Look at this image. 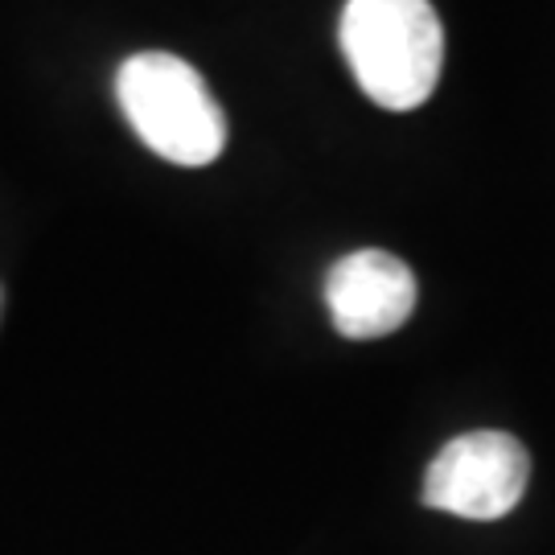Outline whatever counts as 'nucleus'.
<instances>
[{"mask_svg": "<svg viewBox=\"0 0 555 555\" xmlns=\"http://www.w3.org/2000/svg\"><path fill=\"white\" fill-rule=\"evenodd\" d=\"M325 305L341 337L375 341L396 334L416 313V276L391 251H350L325 276Z\"/></svg>", "mask_w": 555, "mask_h": 555, "instance_id": "nucleus-4", "label": "nucleus"}, {"mask_svg": "<svg viewBox=\"0 0 555 555\" xmlns=\"http://www.w3.org/2000/svg\"><path fill=\"white\" fill-rule=\"evenodd\" d=\"M341 54L362 95L387 112H412L437 91L444 29L428 0H346Z\"/></svg>", "mask_w": 555, "mask_h": 555, "instance_id": "nucleus-1", "label": "nucleus"}, {"mask_svg": "<svg viewBox=\"0 0 555 555\" xmlns=\"http://www.w3.org/2000/svg\"><path fill=\"white\" fill-rule=\"evenodd\" d=\"M119 112L160 160L202 169L227 149V116L198 70L178 54H132L116 75Z\"/></svg>", "mask_w": 555, "mask_h": 555, "instance_id": "nucleus-2", "label": "nucleus"}, {"mask_svg": "<svg viewBox=\"0 0 555 555\" xmlns=\"http://www.w3.org/2000/svg\"><path fill=\"white\" fill-rule=\"evenodd\" d=\"M531 481V456L522 440L498 428H477L449 440L428 474H424V506L469 522H494L515 511Z\"/></svg>", "mask_w": 555, "mask_h": 555, "instance_id": "nucleus-3", "label": "nucleus"}]
</instances>
